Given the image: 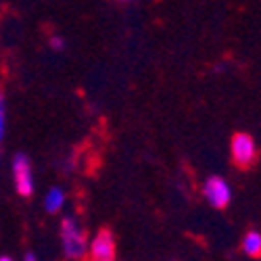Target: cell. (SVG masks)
Here are the masks:
<instances>
[{
	"label": "cell",
	"instance_id": "cell-1",
	"mask_svg": "<svg viewBox=\"0 0 261 261\" xmlns=\"http://www.w3.org/2000/svg\"><path fill=\"white\" fill-rule=\"evenodd\" d=\"M61 245L69 259H82L88 255V236L73 215H65L61 220Z\"/></svg>",
	"mask_w": 261,
	"mask_h": 261
},
{
	"label": "cell",
	"instance_id": "cell-2",
	"mask_svg": "<svg viewBox=\"0 0 261 261\" xmlns=\"http://www.w3.org/2000/svg\"><path fill=\"white\" fill-rule=\"evenodd\" d=\"M13 167V180H15V188L19 192V197L30 199L34 190H36V180H34V167L28 155L17 153L11 161Z\"/></svg>",
	"mask_w": 261,
	"mask_h": 261
},
{
	"label": "cell",
	"instance_id": "cell-3",
	"mask_svg": "<svg viewBox=\"0 0 261 261\" xmlns=\"http://www.w3.org/2000/svg\"><path fill=\"white\" fill-rule=\"evenodd\" d=\"M230 150H232V161L238 167H241V169H249L257 161V142L247 132L234 134L232 144H230Z\"/></svg>",
	"mask_w": 261,
	"mask_h": 261
},
{
	"label": "cell",
	"instance_id": "cell-4",
	"mask_svg": "<svg viewBox=\"0 0 261 261\" xmlns=\"http://www.w3.org/2000/svg\"><path fill=\"white\" fill-rule=\"evenodd\" d=\"M203 194L213 209H226L232 201V188L222 176H209L203 184Z\"/></svg>",
	"mask_w": 261,
	"mask_h": 261
},
{
	"label": "cell",
	"instance_id": "cell-5",
	"mask_svg": "<svg viewBox=\"0 0 261 261\" xmlns=\"http://www.w3.org/2000/svg\"><path fill=\"white\" fill-rule=\"evenodd\" d=\"M115 238L111 230H100L98 234H94V238L88 245V253L94 261H113L115 259Z\"/></svg>",
	"mask_w": 261,
	"mask_h": 261
},
{
	"label": "cell",
	"instance_id": "cell-6",
	"mask_svg": "<svg viewBox=\"0 0 261 261\" xmlns=\"http://www.w3.org/2000/svg\"><path fill=\"white\" fill-rule=\"evenodd\" d=\"M65 201H67V194H65V190L59 188V186H53V188H48V192L44 194V209H46L48 213L57 215V213L63 209Z\"/></svg>",
	"mask_w": 261,
	"mask_h": 261
},
{
	"label": "cell",
	"instance_id": "cell-7",
	"mask_svg": "<svg viewBox=\"0 0 261 261\" xmlns=\"http://www.w3.org/2000/svg\"><path fill=\"white\" fill-rule=\"evenodd\" d=\"M243 251L249 257H261V232L251 230L243 238Z\"/></svg>",
	"mask_w": 261,
	"mask_h": 261
},
{
	"label": "cell",
	"instance_id": "cell-8",
	"mask_svg": "<svg viewBox=\"0 0 261 261\" xmlns=\"http://www.w3.org/2000/svg\"><path fill=\"white\" fill-rule=\"evenodd\" d=\"M48 46H50V50L63 53L65 48H67V42H65V38H63L61 34H53L50 40H48Z\"/></svg>",
	"mask_w": 261,
	"mask_h": 261
},
{
	"label": "cell",
	"instance_id": "cell-9",
	"mask_svg": "<svg viewBox=\"0 0 261 261\" xmlns=\"http://www.w3.org/2000/svg\"><path fill=\"white\" fill-rule=\"evenodd\" d=\"M5 123H7V113H5V96L0 92V138L5 134Z\"/></svg>",
	"mask_w": 261,
	"mask_h": 261
},
{
	"label": "cell",
	"instance_id": "cell-10",
	"mask_svg": "<svg viewBox=\"0 0 261 261\" xmlns=\"http://www.w3.org/2000/svg\"><path fill=\"white\" fill-rule=\"evenodd\" d=\"M25 259H28V261H34V259H36V255H34V253H28V255H25Z\"/></svg>",
	"mask_w": 261,
	"mask_h": 261
},
{
	"label": "cell",
	"instance_id": "cell-11",
	"mask_svg": "<svg viewBox=\"0 0 261 261\" xmlns=\"http://www.w3.org/2000/svg\"><path fill=\"white\" fill-rule=\"evenodd\" d=\"M0 261H11V257L9 255H0Z\"/></svg>",
	"mask_w": 261,
	"mask_h": 261
},
{
	"label": "cell",
	"instance_id": "cell-12",
	"mask_svg": "<svg viewBox=\"0 0 261 261\" xmlns=\"http://www.w3.org/2000/svg\"><path fill=\"white\" fill-rule=\"evenodd\" d=\"M121 3H132V0H121Z\"/></svg>",
	"mask_w": 261,
	"mask_h": 261
}]
</instances>
